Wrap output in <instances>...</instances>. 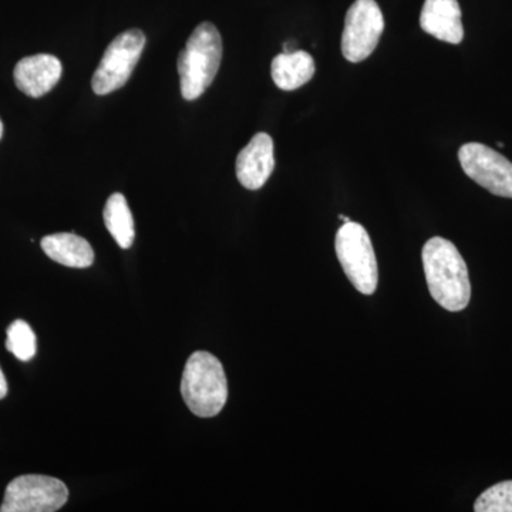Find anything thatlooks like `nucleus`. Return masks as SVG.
Listing matches in <instances>:
<instances>
[{"label": "nucleus", "instance_id": "0eeeda50", "mask_svg": "<svg viewBox=\"0 0 512 512\" xmlns=\"http://www.w3.org/2000/svg\"><path fill=\"white\" fill-rule=\"evenodd\" d=\"M384 18L376 0H356L346 13L342 53L350 63H360L375 52L383 35Z\"/></svg>", "mask_w": 512, "mask_h": 512}, {"label": "nucleus", "instance_id": "a211bd4d", "mask_svg": "<svg viewBox=\"0 0 512 512\" xmlns=\"http://www.w3.org/2000/svg\"><path fill=\"white\" fill-rule=\"evenodd\" d=\"M339 220L343 221V222H349L350 221L349 218L346 217V215H342V214L339 215Z\"/></svg>", "mask_w": 512, "mask_h": 512}, {"label": "nucleus", "instance_id": "f8f14e48", "mask_svg": "<svg viewBox=\"0 0 512 512\" xmlns=\"http://www.w3.org/2000/svg\"><path fill=\"white\" fill-rule=\"evenodd\" d=\"M42 249L52 261L69 268H89L94 262L92 245L72 232H59L42 239Z\"/></svg>", "mask_w": 512, "mask_h": 512}, {"label": "nucleus", "instance_id": "9d476101", "mask_svg": "<svg viewBox=\"0 0 512 512\" xmlns=\"http://www.w3.org/2000/svg\"><path fill=\"white\" fill-rule=\"evenodd\" d=\"M62 63L52 55H36L25 57L16 64V86L26 96L39 99L49 93L62 77Z\"/></svg>", "mask_w": 512, "mask_h": 512}, {"label": "nucleus", "instance_id": "20e7f679", "mask_svg": "<svg viewBox=\"0 0 512 512\" xmlns=\"http://www.w3.org/2000/svg\"><path fill=\"white\" fill-rule=\"evenodd\" d=\"M335 249L350 284L363 295H373L379 284V268L365 227L357 222H345L336 234Z\"/></svg>", "mask_w": 512, "mask_h": 512}, {"label": "nucleus", "instance_id": "6ab92c4d", "mask_svg": "<svg viewBox=\"0 0 512 512\" xmlns=\"http://www.w3.org/2000/svg\"><path fill=\"white\" fill-rule=\"evenodd\" d=\"M3 136V123L2 120H0V138Z\"/></svg>", "mask_w": 512, "mask_h": 512}, {"label": "nucleus", "instance_id": "423d86ee", "mask_svg": "<svg viewBox=\"0 0 512 512\" xmlns=\"http://www.w3.org/2000/svg\"><path fill=\"white\" fill-rule=\"evenodd\" d=\"M69 500V490L59 478L26 474L10 481L0 512H55Z\"/></svg>", "mask_w": 512, "mask_h": 512}, {"label": "nucleus", "instance_id": "39448f33", "mask_svg": "<svg viewBox=\"0 0 512 512\" xmlns=\"http://www.w3.org/2000/svg\"><path fill=\"white\" fill-rule=\"evenodd\" d=\"M146 42V35L141 30L131 29L110 43L92 80L93 92L97 96L116 92L128 82Z\"/></svg>", "mask_w": 512, "mask_h": 512}, {"label": "nucleus", "instance_id": "1a4fd4ad", "mask_svg": "<svg viewBox=\"0 0 512 512\" xmlns=\"http://www.w3.org/2000/svg\"><path fill=\"white\" fill-rule=\"evenodd\" d=\"M274 168V140L266 133L255 134L237 157L239 183L247 190H259L274 173Z\"/></svg>", "mask_w": 512, "mask_h": 512}, {"label": "nucleus", "instance_id": "4468645a", "mask_svg": "<svg viewBox=\"0 0 512 512\" xmlns=\"http://www.w3.org/2000/svg\"><path fill=\"white\" fill-rule=\"evenodd\" d=\"M104 224L120 248L128 249L136 238L134 218L126 197L120 192L110 195L103 212Z\"/></svg>", "mask_w": 512, "mask_h": 512}, {"label": "nucleus", "instance_id": "6e6552de", "mask_svg": "<svg viewBox=\"0 0 512 512\" xmlns=\"http://www.w3.org/2000/svg\"><path fill=\"white\" fill-rule=\"evenodd\" d=\"M458 160L468 178L497 197L512 198V163L503 154L480 143H467Z\"/></svg>", "mask_w": 512, "mask_h": 512}, {"label": "nucleus", "instance_id": "dca6fc26", "mask_svg": "<svg viewBox=\"0 0 512 512\" xmlns=\"http://www.w3.org/2000/svg\"><path fill=\"white\" fill-rule=\"evenodd\" d=\"M476 512H512V481H503L485 490L474 504Z\"/></svg>", "mask_w": 512, "mask_h": 512}, {"label": "nucleus", "instance_id": "7ed1b4c3", "mask_svg": "<svg viewBox=\"0 0 512 512\" xmlns=\"http://www.w3.org/2000/svg\"><path fill=\"white\" fill-rule=\"evenodd\" d=\"M222 60L220 32L210 22L201 23L192 32L178 56L181 94L185 100H197L214 82Z\"/></svg>", "mask_w": 512, "mask_h": 512}, {"label": "nucleus", "instance_id": "f03ea898", "mask_svg": "<svg viewBox=\"0 0 512 512\" xmlns=\"http://www.w3.org/2000/svg\"><path fill=\"white\" fill-rule=\"evenodd\" d=\"M181 394L195 416H218L228 400V380L220 360L202 350L192 353L185 363Z\"/></svg>", "mask_w": 512, "mask_h": 512}, {"label": "nucleus", "instance_id": "2eb2a0df", "mask_svg": "<svg viewBox=\"0 0 512 512\" xmlns=\"http://www.w3.org/2000/svg\"><path fill=\"white\" fill-rule=\"evenodd\" d=\"M6 349L22 362H28L36 355V335L25 320H15L8 328Z\"/></svg>", "mask_w": 512, "mask_h": 512}, {"label": "nucleus", "instance_id": "f3484780", "mask_svg": "<svg viewBox=\"0 0 512 512\" xmlns=\"http://www.w3.org/2000/svg\"><path fill=\"white\" fill-rule=\"evenodd\" d=\"M6 394H8V382H6V377L0 369V400L5 399Z\"/></svg>", "mask_w": 512, "mask_h": 512}, {"label": "nucleus", "instance_id": "ddd939ff", "mask_svg": "<svg viewBox=\"0 0 512 512\" xmlns=\"http://www.w3.org/2000/svg\"><path fill=\"white\" fill-rule=\"evenodd\" d=\"M315 70V60L303 50L281 53L272 60L271 64L272 80L285 92H292L311 82L312 77L315 76Z\"/></svg>", "mask_w": 512, "mask_h": 512}, {"label": "nucleus", "instance_id": "f257e3e1", "mask_svg": "<svg viewBox=\"0 0 512 512\" xmlns=\"http://www.w3.org/2000/svg\"><path fill=\"white\" fill-rule=\"evenodd\" d=\"M430 295L448 312H461L471 299L466 261L456 245L441 237L426 242L421 252Z\"/></svg>", "mask_w": 512, "mask_h": 512}, {"label": "nucleus", "instance_id": "9b49d317", "mask_svg": "<svg viewBox=\"0 0 512 512\" xmlns=\"http://www.w3.org/2000/svg\"><path fill=\"white\" fill-rule=\"evenodd\" d=\"M420 26L427 35L450 45L464 39L461 8L458 0H426L420 13Z\"/></svg>", "mask_w": 512, "mask_h": 512}]
</instances>
